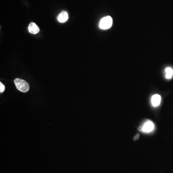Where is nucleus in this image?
I'll return each instance as SVG.
<instances>
[{
	"label": "nucleus",
	"mask_w": 173,
	"mask_h": 173,
	"mask_svg": "<svg viewBox=\"0 0 173 173\" xmlns=\"http://www.w3.org/2000/svg\"><path fill=\"white\" fill-rule=\"evenodd\" d=\"M161 101V97L159 94H155L152 98V103L154 107L158 106Z\"/></svg>",
	"instance_id": "obj_6"
},
{
	"label": "nucleus",
	"mask_w": 173,
	"mask_h": 173,
	"mask_svg": "<svg viewBox=\"0 0 173 173\" xmlns=\"http://www.w3.org/2000/svg\"><path fill=\"white\" fill-rule=\"evenodd\" d=\"M28 31L32 34H37L40 32V28L34 22L30 23L28 27Z\"/></svg>",
	"instance_id": "obj_3"
},
{
	"label": "nucleus",
	"mask_w": 173,
	"mask_h": 173,
	"mask_svg": "<svg viewBox=\"0 0 173 173\" xmlns=\"http://www.w3.org/2000/svg\"><path fill=\"white\" fill-rule=\"evenodd\" d=\"M15 86L18 90L22 93H27L29 90V86L28 82L20 78H16L14 81Z\"/></svg>",
	"instance_id": "obj_1"
},
{
	"label": "nucleus",
	"mask_w": 173,
	"mask_h": 173,
	"mask_svg": "<svg viewBox=\"0 0 173 173\" xmlns=\"http://www.w3.org/2000/svg\"><path fill=\"white\" fill-rule=\"evenodd\" d=\"M58 21L60 23H64L67 22L68 19V14L66 11H62L60 14L58 15Z\"/></svg>",
	"instance_id": "obj_4"
},
{
	"label": "nucleus",
	"mask_w": 173,
	"mask_h": 173,
	"mask_svg": "<svg viewBox=\"0 0 173 173\" xmlns=\"http://www.w3.org/2000/svg\"><path fill=\"white\" fill-rule=\"evenodd\" d=\"M112 18L110 16H107L101 19L99 24V27L102 29H108L112 27Z\"/></svg>",
	"instance_id": "obj_2"
},
{
	"label": "nucleus",
	"mask_w": 173,
	"mask_h": 173,
	"mask_svg": "<svg viewBox=\"0 0 173 173\" xmlns=\"http://www.w3.org/2000/svg\"><path fill=\"white\" fill-rule=\"evenodd\" d=\"M154 129V125L152 122L149 121L144 124L142 127V130L143 132H150L152 131Z\"/></svg>",
	"instance_id": "obj_5"
},
{
	"label": "nucleus",
	"mask_w": 173,
	"mask_h": 173,
	"mask_svg": "<svg viewBox=\"0 0 173 173\" xmlns=\"http://www.w3.org/2000/svg\"><path fill=\"white\" fill-rule=\"evenodd\" d=\"M5 90V86L2 82H0V93H2Z\"/></svg>",
	"instance_id": "obj_8"
},
{
	"label": "nucleus",
	"mask_w": 173,
	"mask_h": 173,
	"mask_svg": "<svg viewBox=\"0 0 173 173\" xmlns=\"http://www.w3.org/2000/svg\"><path fill=\"white\" fill-rule=\"evenodd\" d=\"M165 73H166V78L170 79L173 76V70L171 67H167L165 69Z\"/></svg>",
	"instance_id": "obj_7"
},
{
	"label": "nucleus",
	"mask_w": 173,
	"mask_h": 173,
	"mask_svg": "<svg viewBox=\"0 0 173 173\" xmlns=\"http://www.w3.org/2000/svg\"><path fill=\"white\" fill-rule=\"evenodd\" d=\"M139 134H137L135 137H134V140H136L137 139H138L139 138Z\"/></svg>",
	"instance_id": "obj_9"
}]
</instances>
